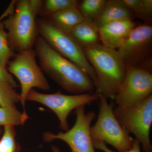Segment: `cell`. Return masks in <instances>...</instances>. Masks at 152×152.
Listing matches in <instances>:
<instances>
[{"instance_id": "obj_1", "label": "cell", "mask_w": 152, "mask_h": 152, "mask_svg": "<svg viewBox=\"0 0 152 152\" xmlns=\"http://www.w3.org/2000/svg\"><path fill=\"white\" fill-rule=\"evenodd\" d=\"M34 46L41 69L60 87L75 95L93 92L94 84L81 68L59 54L39 35Z\"/></svg>"}, {"instance_id": "obj_2", "label": "cell", "mask_w": 152, "mask_h": 152, "mask_svg": "<svg viewBox=\"0 0 152 152\" xmlns=\"http://www.w3.org/2000/svg\"><path fill=\"white\" fill-rule=\"evenodd\" d=\"M83 49L96 74V93L114 100L126 71V65L118 52L100 43Z\"/></svg>"}, {"instance_id": "obj_3", "label": "cell", "mask_w": 152, "mask_h": 152, "mask_svg": "<svg viewBox=\"0 0 152 152\" xmlns=\"http://www.w3.org/2000/svg\"><path fill=\"white\" fill-rule=\"evenodd\" d=\"M13 12L2 22L8 30L10 46L18 52L32 49L38 36L37 16L30 0L17 1Z\"/></svg>"}, {"instance_id": "obj_4", "label": "cell", "mask_w": 152, "mask_h": 152, "mask_svg": "<svg viewBox=\"0 0 152 152\" xmlns=\"http://www.w3.org/2000/svg\"><path fill=\"white\" fill-rule=\"evenodd\" d=\"M37 23L39 35L59 54L83 70L95 85L96 74L87 60L83 48L69 35L55 26L49 19H38Z\"/></svg>"}, {"instance_id": "obj_5", "label": "cell", "mask_w": 152, "mask_h": 152, "mask_svg": "<svg viewBox=\"0 0 152 152\" xmlns=\"http://www.w3.org/2000/svg\"><path fill=\"white\" fill-rule=\"evenodd\" d=\"M99 112L96 122L91 127L92 140L110 144L118 152L129 150L134 138L120 125L113 113L114 103L109 104L107 98L99 95Z\"/></svg>"}, {"instance_id": "obj_6", "label": "cell", "mask_w": 152, "mask_h": 152, "mask_svg": "<svg viewBox=\"0 0 152 152\" xmlns=\"http://www.w3.org/2000/svg\"><path fill=\"white\" fill-rule=\"evenodd\" d=\"M113 113L120 125L134 135L145 152H152L150 131L152 124V95L140 103L126 107L117 106Z\"/></svg>"}, {"instance_id": "obj_7", "label": "cell", "mask_w": 152, "mask_h": 152, "mask_svg": "<svg viewBox=\"0 0 152 152\" xmlns=\"http://www.w3.org/2000/svg\"><path fill=\"white\" fill-rule=\"evenodd\" d=\"M37 55L33 49L18 52L8 63V71L19 80L21 88L20 102L23 105V113L27 114L25 104L28 93L37 88L48 91L50 86L43 72L36 61Z\"/></svg>"}, {"instance_id": "obj_8", "label": "cell", "mask_w": 152, "mask_h": 152, "mask_svg": "<svg viewBox=\"0 0 152 152\" xmlns=\"http://www.w3.org/2000/svg\"><path fill=\"white\" fill-rule=\"evenodd\" d=\"M99 95L96 92L73 95L61 94L60 91L52 94H44L31 90L26 100L39 103L54 112L60 121V127L65 131L69 129L68 116L73 110L98 100Z\"/></svg>"}, {"instance_id": "obj_9", "label": "cell", "mask_w": 152, "mask_h": 152, "mask_svg": "<svg viewBox=\"0 0 152 152\" xmlns=\"http://www.w3.org/2000/svg\"><path fill=\"white\" fill-rule=\"evenodd\" d=\"M152 93L151 72L126 66L124 78L114 100L118 107H129L141 102Z\"/></svg>"}, {"instance_id": "obj_10", "label": "cell", "mask_w": 152, "mask_h": 152, "mask_svg": "<svg viewBox=\"0 0 152 152\" xmlns=\"http://www.w3.org/2000/svg\"><path fill=\"white\" fill-rule=\"evenodd\" d=\"M85 107L81 106L75 110L76 119L72 128L64 133H44V141L50 142L55 140H61L67 144L72 152H96L90 132L91 123L96 117V113L94 111L86 113Z\"/></svg>"}, {"instance_id": "obj_11", "label": "cell", "mask_w": 152, "mask_h": 152, "mask_svg": "<svg viewBox=\"0 0 152 152\" xmlns=\"http://www.w3.org/2000/svg\"><path fill=\"white\" fill-rule=\"evenodd\" d=\"M152 41V26L141 25L135 27L117 50L126 66L137 67L148 60Z\"/></svg>"}, {"instance_id": "obj_12", "label": "cell", "mask_w": 152, "mask_h": 152, "mask_svg": "<svg viewBox=\"0 0 152 152\" xmlns=\"http://www.w3.org/2000/svg\"><path fill=\"white\" fill-rule=\"evenodd\" d=\"M135 27L132 20H120L109 23L99 28L100 41L105 46L117 50Z\"/></svg>"}, {"instance_id": "obj_13", "label": "cell", "mask_w": 152, "mask_h": 152, "mask_svg": "<svg viewBox=\"0 0 152 152\" xmlns=\"http://www.w3.org/2000/svg\"><path fill=\"white\" fill-rule=\"evenodd\" d=\"M133 14L122 4L120 0L107 1L100 15L93 22L99 28L111 22L123 20H132Z\"/></svg>"}, {"instance_id": "obj_14", "label": "cell", "mask_w": 152, "mask_h": 152, "mask_svg": "<svg viewBox=\"0 0 152 152\" xmlns=\"http://www.w3.org/2000/svg\"><path fill=\"white\" fill-rule=\"evenodd\" d=\"M69 35L83 48L99 43V28L91 21L84 20L75 26Z\"/></svg>"}, {"instance_id": "obj_15", "label": "cell", "mask_w": 152, "mask_h": 152, "mask_svg": "<svg viewBox=\"0 0 152 152\" xmlns=\"http://www.w3.org/2000/svg\"><path fill=\"white\" fill-rule=\"evenodd\" d=\"M49 18V20L55 26L68 34L75 26L84 20L77 6L64 9Z\"/></svg>"}, {"instance_id": "obj_16", "label": "cell", "mask_w": 152, "mask_h": 152, "mask_svg": "<svg viewBox=\"0 0 152 152\" xmlns=\"http://www.w3.org/2000/svg\"><path fill=\"white\" fill-rule=\"evenodd\" d=\"M106 0H83L77 7L85 20L94 22L103 10Z\"/></svg>"}, {"instance_id": "obj_17", "label": "cell", "mask_w": 152, "mask_h": 152, "mask_svg": "<svg viewBox=\"0 0 152 152\" xmlns=\"http://www.w3.org/2000/svg\"><path fill=\"white\" fill-rule=\"evenodd\" d=\"M28 119L24 114L15 108H7L0 106V126H12L24 124Z\"/></svg>"}, {"instance_id": "obj_18", "label": "cell", "mask_w": 152, "mask_h": 152, "mask_svg": "<svg viewBox=\"0 0 152 152\" xmlns=\"http://www.w3.org/2000/svg\"><path fill=\"white\" fill-rule=\"evenodd\" d=\"M78 1L75 0H46L43 4L38 15L41 17H50L53 14L64 9L77 6Z\"/></svg>"}, {"instance_id": "obj_19", "label": "cell", "mask_w": 152, "mask_h": 152, "mask_svg": "<svg viewBox=\"0 0 152 152\" xmlns=\"http://www.w3.org/2000/svg\"><path fill=\"white\" fill-rule=\"evenodd\" d=\"M20 102V94L10 85L0 81V106L7 108H15Z\"/></svg>"}, {"instance_id": "obj_20", "label": "cell", "mask_w": 152, "mask_h": 152, "mask_svg": "<svg viewBox=\"0 0 152 152\" xmlns=\"http://www.w3.org/2000/svg\"><path fill=\"white\" fill-rule=\"evenodd\" d=\"M20 150L14 126H4V134L0 139V152H19Z\"/></svg>"}, {"instance_id": "obj_21", "label": "cell", "mask_w": 152, "mask_h": 152, "mask_svg": "<svg viewBox=\"0 0 152 152\" xmlns=\"http://www.w3.org/2000/svg\"><path fill=\"white\" fill-rule=\"evenodd\" d=\"M16 53L9 45L8 34L5 30L2 22L0 21V64L7 65L11 58H13Z\"/></svg>"}, {"instance_id": "obj_22", "label": "cell", "mask_w": 152, "mask_h": 152, "mask_svg": "<svg viewBox=\"0 0 152 152\" xmlns=\"http://www.w3.org/2000/svg\"><path fill=\"white\" fill-rule=\"evenodd\" d=\"M120 1L133 15L145 20L142 0H120Z\"/></svg>"}, {"instance_id": "obj_23", "label": "cell", "mask_w": 152, "mask_h": 152, "mask_svg": "<svg viewBox=\"0 0 152 152\" xmlns=\"http://www.w3.org/2000/svg\"><path fill=\"white\" fill-rule=\"evenodd\" d=\"M93 145L94 148L100 150L104 152H116L109 149L104 142L97 140H93ZM141 152L140 150V142L137 139L134 138L132 146L129 150L123 152Z\"/></svg>"}, {"instance_id": "obj_24", "label": "cell", "mask_w": 152, "mask_h": 152, "mask_svg": "<svg viewBox=\"0 0 152 152\" xmlns=\"http://www.w3.org/2000/svg\"><path fill=\"white\" fill-rule=\"evenodd\" d=\"M0 81L7 83L13 88L18 87L17 82L6 68V66L0 64Z\"/></svg>"}, {"instance_id": "obj_25", "label": "cell", "mask_w": 152, "mask_h": 152, "mask_svg": "<svg viewBox=\"0 0 152 152\" xmlns=\"http://www.w3.org/2000/svg\"><path fill=\"white\" fill-rule=\"evenodd\" d=\"M145 20H150L152 15V0H142Z\"/></svg>"}, {"instance_id": "obj_26", "label": "cell", "mask_w": 152, "mask_h": 152, "mask_svg": "<svg viewBox=\"0 0 152 152\" xmlns=\"http://www.w3.org/2000/svg\"><path fill=\"white\" fill-rule=\"evenodd\" d=\"M43 1L40 0H30V5L33 12L38 15L43 4Z\"/></svg>"}, {"instance_id": "obj_27", "label": "cell", "mask_w": 152, "mask_h": 152, "mask_svg": "<svg viewBox=\"0 0 152 152\" xmlns=\"http://www.w3.org/2000/svg\"><path fill=\"white\" fill-rule=\"evenodd\" d=\"M9 12H7V11L6 10L4 12V14L1 16V17H0V21L2 19L4 18H5V17H7L9 15Z\"/></svg>"}, {"instance_id": "obj_28", "label": "cell", "mask_w": 152, "mask_h": 152, "mask_svg": "<svg viewBox=\"0 0 152 152\" xmlns=\"http://www.w3.org/2000/svg\"><path fill=\"white\" fill-rule=\"evenodd\" d=\"M52 149L53 152H61L58 148H57V147L55 146H52Z\"/></svg>"}, {"instance_id": "obj_29", "label": "cell", "mask_w": 152, "mask_h": 152, "mask_svg": "<svg viewBox=\"0 0 152 152\" xmlns=\"http://www.w3.org/2000/svg\"><path fill=\"white\" fill-rule=\"evenodd\" d=\"M2 132V131L1 129V127H0V134H1Z\"/></svg>"}]
</instances>
